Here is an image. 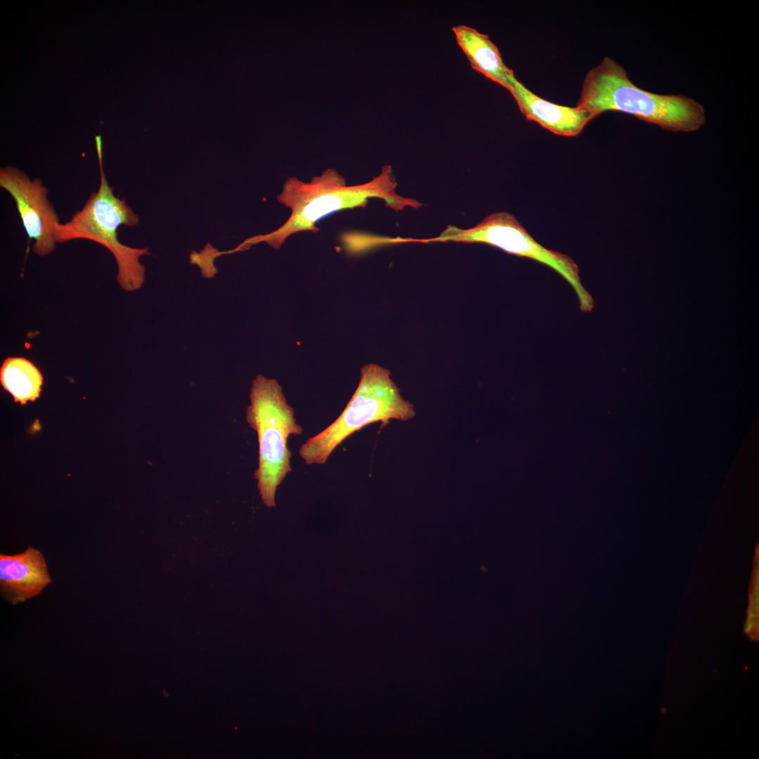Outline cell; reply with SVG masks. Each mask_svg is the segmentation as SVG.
<instances>
[{
    "mask_svg": "<svg viewBox=\"0 0 759 759\" xmlns=\"http://www.w3.org/2000/svg\"><path fill=\"white\" fill-rule=\"evenodd\" d=\"M396 186L391 167L387 165L370 181L355 186H348L345 179L332 168L313 177L310 182L290 177L277 197L279 202L290 209L287 220L276 230L247 238L228 252L243 251L261 242L278 249L289 236L302 231L316 232V223L323 218L343 209L363 207L372 197L382 199L396 212L406 207L422 206L415 200L398 195L395 191Z\"/></svg>",
    "mask_w": 759,
    "mask_h": 759,
    "instance_id": "cell-1",
    "label": "cell"
},
{
    "mask_svg": "<svg viewBox=\"0 0 759 759\" xmlns=\"http://www.w3.org/2000/svg\"><path fill=\"white\" fill-rule=\"evenodd\" d=\"M576 108L595 117L606 111L622 112L674 132H691L706 123L704 107L682 94H659L642 89L625 69L605 57L585 75Z\"/></svg>",
    "mask_w": 759,
    "mask_h": 759,
    "instance_id": "cell-2",
    "label": "cell"
},
{
    "mask_svg": "<svg viewBox=\"0 0 759 759\" xmlns=\"http://www.w3.org/2000/svg\"><path fill=\"white\" fill-rule=\"evenodd\" d=\"M100 169V185L91 194L83 207L70 221L55 226L56 242L84 239L96 242L112 253L117 265V281L125 291L133 292L143 285L145 266L140 258L149 254L148 248H136L122 244L117 229L122 226H135L139 217L124 199L115 196L105 176L103 162V138L94 136Z\"/></svg>",
    "mask_w": 759,
    "mask_h": 759,
    "instance_id": "cell-3",
    "label": "cell"
},
{
    "mask_svg": "<svg viewBox=\"0 0 759 759\" xmlns=\"http://www.w3.org/2000/svg\"><path fill=\"white\" fill-rule=\"evenodd\" d=\"M249 398L245 417L257 433L259 444L258 467L254 476L264 505L275 507L277 488L292 470L288 439L301 435L303 428L275 379L257 375L252 381Z\"/></svg>",
    "mask_w": 759,
    "mask_h": 759,
    "instance_id": "cell-4",
    "label": "cell"
},
{
    "mask_svg": "<svg viewBox=\"0 0 759 759\" xmlns=\"http://www.w3.org/2000/svg\"><path fill=\"white\" fill-rule=\"evenodd\" d=\"M413 405L404 399L391 378V372L379 365L361 368L358 385L340 415L316 435L308 438L299 450L306 465H323L346 438L363 427L391 420L413 418Z\"/></svg>",
    "mask_w": 759,
    "mask_h": 759,
    "instance_id": "cell-5",
    "label": "cell"
},
{
    "mask_svg": "<svg viewBox=\"0 0 759 759\" xmlns=\"http://www.w3.org/2000/svg\"><path fill=\"white\" fill-rule=\"evenodd\" d=\"M460 242L484 243L519 257L543 264L561 275L574 290L584 312L594 306L592 296L583 286L578 267L566 254L539 244L511 214L499 212L490 214L472 228L462 229L448 226L439 236L422 239V242Z\"/></svg>",
    "mask_w": 759,
    "mask_h": 759,
    "instance_id": "cell-6",
    "label": "cell"
},
{
    "mask_svg": "<svg viewBox=\"0 0 759 759\" xmlns=\"http://www.w3.org/2000/svg\"><path fill=\"white\" fill-rule=\"evenodd\" d=\"M0 186L13 198L25 230L34 241L32 251L40 257L56 247L55 226L59 218L48 198V188L39 178L31 179L13 166L0 169Z\"/></svg>",
    "mask_w": 759,
    "mask_h": 759,
    "instance_id": "cell-7",
    "label": "cell"
},
{
    "mask_svg": "<svg viewBox=\"0 0 759 759\" xmlns=\"http://www.w3.org/2000/svg\"><path fill=\"white\" fill-rule=\"evenodd\" d=\"M508 79V91L524 116L555 134L577 136L595 118L591 112L586 110L576 107L559 105L538 97L519 82L514 72Z\"/></svg>",
    "mask_w": 759,
    "mask_h": 759,
    "instance_id": "cell-8",
    "label": "cell"
},
{
    "mask_svg": "<svg viewBox=\"0 0 759 759\" xmlns=\"http://www.w3.org/2000/svg\"><path fill=\"white\" fill-rule=\"evenodd\" d=\"M51 582L41 552L32 546L13 554H0V585L3 596L13 604L39 595Z\"/></svg>",
    "mask_w": 759,
    "mask_h": 759,
    "instance_id": "cell-9",
    "label": "cell"
},
{
    "mask_svg": "<svg viewBox=\"0 0 759 759\" xmlns=\"http://www.w3.org/2000/svg\"><path fill=\"white\" fill-rule=\"evenodd\" d=\"M452 31L471 67L508 90V77L513 71L504 63L498 47L488 35L466 25L455 26Z\"/></svg>",
    "mask_w": 759,
    "mask_h": 759,
    "instance_id": "cell-10",
    "label": "cell"
},
{
    "mask_svg": "<svg viewBox=\"0 0 759 759\" xmlns=\"http://www.w3.org/2000/svg\"><path fill=\"white\" fill-rule=\"evenodd\" d=\"M43 375L34 364L23 357H8L0 368V382L14 402L25 405L40 396Z\"/></svg>",
    "mask_w": 759,
    "mask_h": 759,
    "instance_id": "cell-11",
    "label": "cell"
},
{
    "mask_svg": "<svg viewBox=\"0 0 759 759\" xmlns=\"http://www.w3.org/2000/svg\"><path fill=\"white\" fill-rule=\"evenodd\" d=\"M759 579L758 573L755 576V578L753 583V592L751 597V602L748 611V618L746 622L744 631L746 633L749 634L755 628V621L758 615V604H759Z\"/></svg>",
    "mask_w": 759,
    "mask_h": 759,
    "instance_id": "cell-12",
    "label": "cell"
}]
</instances>
